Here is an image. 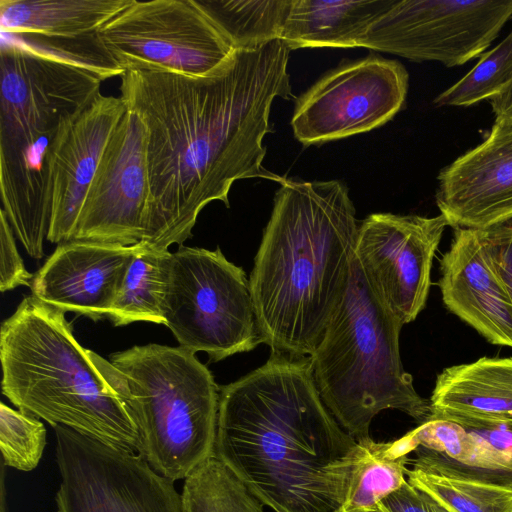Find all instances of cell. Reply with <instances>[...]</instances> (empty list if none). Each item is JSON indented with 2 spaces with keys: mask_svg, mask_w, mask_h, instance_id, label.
I'll return each mask as SVG.
<instances>
[{
  "mask_svg": "<svg viewBox=\"0 0 512 512\" xmlns=\"http://www.w3.org/2000/svg\"><path fill=\"white\" fill-rule=\"evenodd\" d=\"M136 250L137 244L60 243L34 275L32 296L64 313L107 318Z\"/></svg>",
  "mask_w": 512,
  "mask_h": 512,
  "instance_id": "cell-16",
  "label": "cell"
},
{
  "mask_svg": "<svg viewBox=\"0 0 512 512\" xmlns=\"http://www.w3.org/2000/svg\"><path fill=\"white\" fill-rule=\"evenodd\" d=\"M445 307L494 345L512 348V301L489 253L483 230L455 228L440 260Z\"/></svg>",
  "mask_w": 512,
  "mask_h": 512,
  "instance_id": "cell-17",
  "label": "cell"
},
{
  "mask_svg": "<svg viewBox=\"0 0 512 512\" xmlns=\"http://www.w3.org/2000/svg\"><path fill=\"white\" fill-rule=\"evenodd\" d=\"M97 35L125 72L155 70L202 77L235 51L198 0H132Z\"/></svg>",
  "mask_w": 512,
  "mask_h": 512,
  "instance_id": "cell-8",
  "label": "cell"
},
{
  "mask_svg": "<svg viewBox=\"0 0 512 512\" xmlns=\"http://www.w3.org/2000/svg\"><path fill=\"white\" fill-rule=\"evenodd\" d=\"M53 429L57 512H183L174 482L138 453L62 425Z\"/></svg>",
  "mask_w": 512,
  "mask_h": 512,
  "instance_id": "cell-9",
  "label": "cell"
},
{
  "mask_svg": "<svg viewBox=\"0 0 512 512\" xmlns=\"http://www.w3.org/2000/svg\"><path fill=\"white\" fill-rule=\"evenodd\" d=\"M512 18V0H397L360 47L414 62L461 66L480 57Z\"/></svg>",
  "mask_w": 512,
  "mask_h": 512,
  "instance_id": "cell-10",
  "label": "cell"
},
{
  "mask_svg": "<svg viewBox=\"0 0 512 512\" xmlns=\"http://www.w3.org/2000/svg\"><path fill=\"white\" fill-rule=\"evenodd\" d=\"M436 204L449 226L486 230L512 221V116L438 174Z\"/></svg>",
  "mask_w": 512,
  "mask_h": 512,
  "instance_id": "cell-14",
  "label": "cell"
},
{
  "mask_svg": "<svg viewBox=\"0 0 512 512\" xmlns=\"http://www.w3.org/2000/svg\"><path fill=\"white\" fill-rule=\"evenodd\" d=\"M132 0H0V30L50 38L95 34Z\"/></svg>",
  "mask_w": 512,
  "mask_h": 512,
  "instance_id": "cell-21",
  "label": "cell"
},
{
  "mask_svg": "<svg viewBox=\"0 0 512 512\" xmlns=\"http://www.w3.org/2000/svg\"><path fill=\"white\" fill-rule=\"evenodd\" d=\"M0 361L2 393L19 410L142 455L111 362L78 343L63 311L24 297L1 325Z\"/></svg>",
  "mask_w": 512,
  "mask_h": 512,
  "instance_id": "cell-4",
  "label": "cell"
},
{
  "mask_svg": "<svg viewBox=\"0 0 512 512\" xmlns=\"http://www.w3.org/2000/svg\"><path fill=\"white\" fill-rule=\"evenodd\" d=\"M148 195L147 128L127 109L102 154L71 240L140 243Z\"/></svg>",
  "mask_w": 512,
  "mask_h": 512,
  "instance_id": "cell-13",
  "label": "cell"
},
{
  "mask_svg": "<svg viewBox=\"0 0 512 512\" xmlns=\"http://www.w3.org/2000/svg\"><path fill=\"white\" fill-rule=\"evenodd\" d=\"M408 456H397L391 442L371 437L358 442L346 496L337 512H379L382 501L407 481Z\"/></svg>",
  "mask_w": 512,
  "mask_h": 512,
  "instance_id": "cell-23",
  "label": "cell"
},
{
  "mask_svg": "<svg viewBox=\"0 0 512 512\" xmlns=\"http://www.w3.org/2000/svg\"><path fill=\"white\" fill-rule=\"evenodd\" d=\"M379 512H389V511L386 510L383 506L380 505Z\"/></svg>",
  "mask_w": 512,
  "mask_h": 512,
  "instance_id": "cell-35",
  "label": "cell"
},
{
  "mask_svg": "<svg viewBox=\"0 0 512 512\" xmlns=\"http://www.w3.org/2000/svg\"><path fill=\"white\" fill-rule=\"evenodd\" d=\"M483 234L495 268L512 301V223L483 230Z\"/></svg>",
  "mask_w": 512,
  "mask_h": 512,
  "instance_id": "cell-31",
  "label": "cell"
},
{
  "mask_svg": "<svg viewBox=\"0 0 512 512\" xmlns=\"http://www.w3.org/2000/svg\"><path fill=\"white\" fill-rule=\"evenodd\" d=\"M429 402V419L512 430V358L481 357L444 368Z\"/></svg>",
  "mask_w": 512,
  "mask_h": 512,
  "instance_id": "cell-18",
  "label": "cell"
},
{
  "mask_svg": "<svg viewBox=\"0 0 512 512\" xmlns=\"http://www.w3.org/2000/svg\"><path fill=\"white\" fill-rule=\"evenodd\" d=\"M474 438L469 468L512 483V430L467 428Z\"/></svg>",
  "mask_w": 512,
  "mask_h": 512,
  "instance_id": "cell-29",
  "label": "cell"
},
{
  "mask_svg": "<svg viewBox=\"0 0 512 512\" xmlns=\"http://www.w3.org/2000/svg\"><path fill=\"white\" fill-rule=\"evenodd\" d=\"M1 37L39 56L89 72L101 81L125 73L104 47L97 33L77 38H50L1 30Z\"/></svg>",
  "mask_w": 512,
  "mask_h": 512,
  "instance_id": "cell-27",
  "label": "cell"
},
{
  "mask_svg": "<svg viewBox=\"0 0 512 512\" xmlns=\"http://www.w3.org/2000/svg\"><path fill=\"white\" fill-rule=\"evenodd\" d=\"M446 218L374 213L359 226L355 258L379 302L403 325L425 308Z\"/></svg>",
  "mask_w": 512,
  "mask_h": 512,
  "instance_id": "cell-12",
  "label": "cell"
},
{
  "mask_svg": "<svg viewBox=\"0 0 512 512\" xmlns=\"http://www.w3.org/2000/svg\"><path fill=\"white\" fill-rule=\"evenodd\" d=\"M0 290L31 286L34 275L27 271L18 253L13 229L3 209L0 210Z\"/></svg>",
  "mask_w": 512,
  "mask_h": 512,
  "instance_id": "cell-30",
  "label": "cell"
},
{
  "mask_svg": "<svg viewBox=\"0 0 512 512\" xmlns=\"http://www.w3.org/2000/svg\"><path fill=\"white\" fill-rule=\"evenodd\" d=\"M163 316L180 347L205 352L211 362L262 343L249 278L219 247L170 252Z\"/></svg>",
  "mask_w": 512,
  "mask_h": 512,
  "instance_id": "cell-7",
  "label": "cell"
},
{
  "mask_svg": "<svg viewBox=\"0 0 512 512\" xmlns=\"http://www.w3.org/2000/svg\"><path fill=\"white\" fill-rule=\"evenodd\" d=\"M512 81V30L494 48L484 52L475 66L441 92L439 107H468L499 96Z\"/></svg>",
  "mask_w": 512,
  "mask_h": 512,
  "instance_id": "cell-26",
  "label": "cell"
},
{
  "mask_svg": "<svg viewBox=\"0 0 512 512\" xmlns=\"http://www.w3.org/2000/svg\"><path fill=\"white\" fill-rule=\"evenodd\" d=\"M0 512H8V505L5 496H1L0 498Z\"/></svg>",
  "mask_w": 512,
  "mask_h": 512,
  "instance_id": "cell-34",
  "label": "cell"
},
{
  "mask_svg": "<svg viewBox=\"0 0 512 512\" xmlns=\"http://www.w3.org/2000/svg\"><path fill=\"white\" fill-rule=\"evenodd\" d=\"M397 0H292L281 40L292 49L355 48Z\"/></svg>",
  "mask_w": 512,
  "mask_h": 512,
  "instance_id": "cell-19",
  "label": "cell"
},
{
  "mask_svg": "<svg viewBox=\"0 0 512 512\" xmlns=\"http://www.w3.org/2000/svg\"><path fill=\"white\" fill-rule=\"evenodd\" d=\"M168 251H157L137 244L118 297L108 314L114 326L138 321L165 325L163 300Z\"/></svg>",
  "mask_w": 512,
  "mask_h": 512,
  "instance_id": "cell-22",
  "label": "cell"
},
{
  "mask_svg": "<svg viewBox=\"0 0 512 512\" xmlns=\"http://www.w3.org/2000/svg\"><path fill=\"white\" fill-rule=\"evenodd\" d=\"M181 499L183 512H264V505L215 456L184 479Z\"/></svg>",
  "mask_w": 512,
  "mask_h": 512,
  "instance_id": "cell-25",
  "label": "cell"
},
{
  "mask_svg": "<svg viewBox=\"0 0 512 512\" xmlns=\"http://www.w3.org/2000/svg\"><path fill=\"white\" fill-rule=\"evenodd\" d=\"M408 82L397 60L369 55L341 64L297 99L294 136L309 146L382 126L402 109Z\"/></svg>",
  "mask_w": 512,
  "mask_h": 512,
  "instance_id": "cell-11",
  "label": "cell"
},
{
  "mask_svg": "<svg viewBox=\"0 0 512 512\" xmlns=\"http://www.w3.org/2000/svg\"><path fill=\"white\" fill-rule=\"evenodd\" d=\"M489 103L495 118L512 116V81L499 96L491 99Z\"/></svg>",
  "mask_w": 512,
  "mask_h": 512,
  "instance_id": "cell-33",
  "label": "cell"
},
{
  "mask_svg": "<svg viewBox=\"0 0 512 512\" xmlns=\"http://www.w3.org/2000/svg\"><path fill=\"white\" fill-rule=\"evenodd\" d=\"M357 451L322 401L309 356L271 353L220 387L215 457L274 512H337Z\"/></svg>",
  "mask_w": 512,
  "mask_h": 512,
  "instance_id": "cell-2",
  "label": "cell"
},
{
  "mask_svg": "<svg viewBox=\"0 0 512 512\" xmlns=\"http://www.w3.org/2000/svg\"><path fill=\"white\" fill-rule=\"evenodd\" d=\"M46 446V428L38 417L0 403V450L5 466L28 472L37 467Z\"/></svg>",
  "mask_w": 512,
  "mask_h": 512,
  "instance_id": "cell-28",
  "label": "cell"
},
{
  "mask_svg": "<svg viewBox=\"0 0 512 512\" xmlns=\"http://www.w3.org/2000/svg\"><path fill=\"white\" fill-rule=\"evenodd\" d=\"M403 324L377 299L354 258L346 291L309 356L322 401L357 442L370 438L377 414L396 409L416 421L431 415L402 365Z\"/></svg>",
  "mask_w": 512,
  "mask_h": 512,
  "instance_id": "cell-5",
  "label": "cell"
},
{
  "mask_svg": "<svg viewBox=\"0 0 512 512\" xmlns=\"http://www.w3.org/2000/svg\"><path fill=\"white\" fill-rule=\"evenodd\" d=\"M126 110L121 97L99 93L85 108L62 122L50 160V242L71 240L102 154Z\"/></svg>",
  "mask_w": 512,
  "mask_h": 512,
  "instance_id": "cell-15",
  "label": "cell"
},
{
  "mask_svg": "<svg viewBox=\"0 0 512 512\" xmlns=\"http://www.w3.org/2000/svg\"><path fill=\"white\" fill-rule=\"evenodd\" d=\"M380 505L389 512H452L408 481L387 496Z\"/></svg>",
  "mask_w": 512,
  "mask_h": 512,
  "instance_id": "cell-32",
  "label": "cell"
},
{
  "mask_svg": "<svg viewBox=\"0 0 512 512\" xmlns=\"http://www.w3.org/2000/svg\"><path fill=\"white\" fill-rule=\"evenodd\" d=\"M235 50L281 40L292 0H198Z\"/></svg>",
  "mask_w": 512,
  "mask_h": 512,
  "instance_id": "cell-24",
  "label": "cell"
},
{
  "mask_svg": "<svg viewBox=\"0 0 512 512\" xmlns=\"http://www.w3.org/2000/svg\"><path fill=\"white\" fill-rule=\"evenodd\" d=\"M407 481L452 512H512V483L418 447Z\"/></svg>",
  "mask_w": 512,
  "mask_h": 512,
  "instance_id": "cell-20",
  "label": "cell"
},
{
  "mask_svg": "<svg viewBox=\"0 0 512 512\" xmlns=\"http://www.w3.org/2000/svg\"><path fill=\"white\" fill-rule=\"evenodd\" d=\"M289 52L274 40L235 50L202 77L155 70L121 76L120 97L147 128L149 195L140 243L157 251L183 245L207 204L229 207L235 181L274 179L262 166L263 139L273 101L293 97Z\"/></svg>",
  "mask_w": 512,
  "mask_h": 512,
  "instance_id": "cell-1",
  "label": "cell"
},
{
  "mask_svg": "<svg viewBox=\"0 0 512 512\" xmlns=\"http://www.w3.org/2000/svg\"><path fill=\"white\" fill-rule=\"evenodd\" d=\"M249 277L262 343L310 356L351 277L359 226L339 180L282 179Z\"/></svg>",
  "mask_w": 512,
  "mask_h": 512,
  "instance_id": "cell-3",
  "label": "cell"
},
{
  "mask_svg": "<svg viewBox=\"0 0 512 512\" xmlns=\"http://www.w3.org/2000/svg\"><path fill=\"white\" fill-rule=\"evenodd\" d=\"M109 361L153 470L184 480L215 456L220 387L195 353L150 343Z\"/></svg>",
  "mask_w": 512,
  "mask_h": 512,
  "instance_id": "cell-6",
  "label": "cell"
}]
</instances>
